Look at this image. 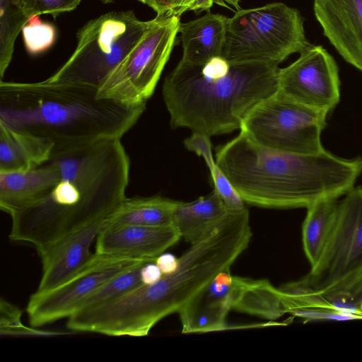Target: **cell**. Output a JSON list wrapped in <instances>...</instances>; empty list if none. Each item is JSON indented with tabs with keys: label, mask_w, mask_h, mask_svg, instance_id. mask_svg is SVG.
Returning <instances> with one entry per match:
<instances>
[{
	"label": "cell",
	"mask_w": 362,
	"mask_h": 362,
	"mask_svg": "<svg viewBox=\"0 0 362 362\" xmlns=\"http://www.w3.org/2000/svg\"><path fill=\"white\" fill-rule=\"evenodd\" d=\"M58 180L36 204L11 216V240L45 250L63 236L105 218L126 198L130 161L120 138L53 149Z\"/></svg>",
	"instance_id": "obj_1"
},
{
	"label": "cell",
	"mask_w": 362,
	"mask_h": 362,
	"mask_svg": "<svg viewBox=\"0 0 362 362\" xmlns=\"http://www.w3.org/2000/svg\"><path fill=\"white\" fill-rule=\"evenodd\" d=\"M216 161L242 199L269 209L308 208L351 190L362 173V158L324 150L283 153L264 147L243 131L216 151Z\"/></svg>",
	"instance_id": "obj_2"
},
{
	"label": "cell",
	"mask_w": 362,
	"mask_h": 362,
	"mask_svg": "<svg viewBox=\"0 0 362 362\" xmlns=\"http://www.w3.org/2000/svg\"><path fill=\"white\" fill-rule=\"evenodd\" d=\"M145 108L100 98L98 88L90 85L0 81V121L51 141L54 149L121 139Z\"/></svg>",
	"instance_id": "obj_3"
},
{
	"label": "cell",
	"mask_w": 362,
	"mask_h": 362,
	"mask_svg": "<svg viewBox=\"0 0 362 362\" xmlns=\"http://www.w3.org/2000/svg\"><path fill=\"white\" fill-rule=\"evenodd\" d=\"M279 69L273 63L221 56L202 64L180 62L163 85L171 126L210 137L240 129L250 111L277 91Z\"/></svg>",
	"instance_id": "obj_4"
},
{
	"label": "cell",
	"mask_w": 362,
	"mask_h": 362,
	"mask_svg": "<svg viewBox=\"0 0 362 362\" xmlns=\"http://www.w3.org/2000/svg\"><path fill=\"white\" fill-rule=\"evenodd\" d=\"M303 23L297 8L281 2L237 11L228 18L221 57L279 65L310 44Z\"/></svg>",
	"instance_id": "obj_5"
},
{
	"label": "cell",
	"mask_w": 362,
	"mask_h": 362,
	"mask_svg": "<svg viewBox=\"0 0 362 362\" xmlns=\"http://www.w3.org/2000/svg\"><path fill=\"white\" fill-rule=\"evenodd\" d=\"M153 21H140L130 10L108 12L89 21L76 34L73 54L47 78L99 88Z\"/></svg>",
	"instance_id": "obj_6"
},
{
	"label": "cell",
	"mask_w": 362,
	"mask_h": 362,
	"mask_svg": "<svg viewBox=\"0 0 362 362\" xmlns=\"http://www.w3.org/2000/svg\"><path fill=\"white\" fill-rule=\"evenodd\" d=\"M98 88V96L136 106L153 95L175 46L180 16H158Z\"/></svg>",
	"instance_id": "obj_7"
},
{
	"label": "cell",
	"mask_w": 362,
	"mask_h": 362,
	"mask_svg": "<svg viewBox=\"0 0 362 362\" xmlns=\"http://www.w3.org/2000/svg\"><path fill=\"white\" fill-rule=\"evenodd\" d=\"M327 115L289 100L276 92L250 111L240 129L258 144L274 151L315 154L325 150L321 134Z\"/></svg>",
	"instance_id": "obj_8"
},
{
	"label": "cell",
	"mask_w": 362,
	"mask_h": 362,
	"mask_svg": "<svg viewBox=\"0 0 362 362\" xmlns=\"http://www.w3.org/2000/svg\"><path fill=\"white\" fill-rule=\"evenodd\" d=\"M362 272V186L354 187L339 202L332 235L317 262L297 282L320 291Z\"/></svg>",
	"instance_id": "obj_9"
},
{
	"label": "cell",
	"mask_w": 362,
	"mask_h": 362,
	"mask_svg": "<svg viewBox=\"0 0 362 362\" xmlns=\"http://www.w3.org/2000/svg\"><path fill=\"white\" fill-rule=\"evenodd\" d=\"M144 261L95 252L90 262L65 283L30 296L26 307L30 325L37 328L69 318L107 281Z\"/></svg>",
	"instance_id": "obj_10"
},
{
	"label": "cell",
	"mask_w": 362,
	"mask_h": 362,
	"mask_svg": "<svg viewBox=\"0 0 362 362\" xmlns=\"http://www.w3.org/2000/svg\"><path fill=\"white\" fill-rule=\"evenodd\" d=\"M276 93L329 113L340 100V78L335 59L322 46L310 43L295 62L279 68Z\"/></svg>",
	"instance_id": "obj_11"
},
{
	"label": "cell",
	"mask_w": 362,
	"mask_h": 362,
	"mask_svg": "<svg viewBox=\"0 0 362 362\" xmlns=\"http://www.w3.org/2000/svg\"><path fill=\"white\" fill-rule=\"evenodd\" d=\"M286 313L305 322L362 320V272L320 291L293 281L278 288Z\"/></svg>",
	"instance_id": "obj_12"
},
{
	"label": "cell",
	"mask_w": 362,
	"mask_h": 362,
	"mask_svg": "<svg viewBox=\"0 0 362 362\" xmlns=\"http://www.w3.org/2000/svg\"><path fill=\"white\" fill-rule=\"evenodd\" d=\"M250 279L233 276L230 269L218 273L177 311L182 333L227 329V315L230 310H237Z\"/></svg>",
	"instance_id": "obj_13"
},
{
	"label": "cell",
	"mask_w": 362,
	"mask_h": 362,
	"mask_svg": "<svg viewBox=\"0 0 362 362\" xmlns=\"http://www.w3.org/2000/svg\"><path fill=\"white\" fill-rule=\"evenodd\" d=\"M180 238L173 225L107 226L105 223L95 240V252L136 259L156 260L158 256Z\"/></svg>",
	"instance_id": "obj_14"
},
{
	"label": "cell",
	"mask_w": 362,
	"mask_h": 362,
	"mask_svg": "<svg viewBox=\"0 0 362 362\" xmlns=\"http://www.w3.org/2000/svg\"><path fill=\"white\" fill-rule=\"evenodd\" d=\"M105 223L103 218L79 228L38 252L42 274L36 292H45L65 283L90 262L93 256L90 245Z\"/></svg>",
	"instance_id": "obj_15"
},
{
	"label": "cell",
	"mask_w": 362,
	"mask_h": 362,
	"mask_svg": "<svg viewBox=\"0 0 362 362\" xmlns=\"http://www.w3.org/2000/svg\"><path fill=\"white\" fill-rule=\"evenodd\" d=\"M313 11L337 52L362 72V0H314Z\"/></svg>",
	"instance_id": "obj_16"
},
{
	"label": "cell",
	"mask_w": 362,
	"mask_h": 362,
	"mask_svg": "<svg viewBox=\"0 0 362 362\" xmlns=\"http://www.w3.org/2000/svg\"><path fill=\"white\" fill-rule=\"evenodd\" d=\"M58 180L55 167L47 160L27 170L0 172V208L10 216L44 199Z\"/></svg>",
	"instance_id": "obj_17"
},
{
	"label": "cell",
	"mask_w": 362,
	"mask_h": 362,
	"mask_svg": "<svg viewBox=\"0 0 362 362\" xmlns=\"http://www.w3.org/2000/svg\"><path fill=\"white\" fill-rule=\"evenodd\" d=\"M228 18L208 11L197 19L180 23L179 33L182 56L180 62L202 64L213 57L221 56Z\"/></svg>",
	"instance_id": "obj_18"
},
{
	"label": "cell",
	"mask_w": 362,
	"mask_h": 362,
	"mask_svg": "<svg viewBox=\"0 0 362 362\" xmlns=\"http://www.w3.org/2000/svg\"><path fill=\"white\" fill-rule=\"evenodd\" d=\"M54 144L0 121V172L30 170L45 163Z\"/></svg>",
	"instance_id": "obj_19"
},
{
	"label": "cell",
	"mask_w": 362,
	"mask_h": 362,
	"mask_svg": "<svg viewBox=\"0 0 362 362\" xmlns=\"http://www.w3.org/2000/svg\"><path fill=\"white\" fill-rule=\"evenodd\" d=\"M228 209L218 193L209 194L194 201H178L173 215V225L180 237L192 243L202 236L211 226L221 219Z\"/></svg>",
	"instance_id": "obj_20"
},
{
	"label": "cell",
	"mask_w": 362,
	"mask_h": 362,
	"mask_svg": "<svg viewBox=\"0 0 362 362\" xmlns=\"http://www.w3.org/2000/svg\"><path fill=\"white\" fill-rule=\"evenodd\" d=\"M177 202L161 196L126 197L105 218V224L148 226L173 225V215Z\"/></svg>",
	"instance_id": "obj_21"
},
{
	"label": "cell",
	"mask_w": 362,
	"mask_h": 362,
	"mask_svg": "<svg viewBox=\"0 0 362 362\" xmlns=\"http://www.w3.org/2000/svg\"><path fill=\"white\" fill-rule=\"evenodd\" d=\"M339 202L336 198L319 200L307 209L302 226V240L305 256L311 267L322 255L335 224Z\"/></svg>",
	"instance_id": "obj_22"
},
{
	"label": "cell",
	"mask_w": 362,
	"mask_h": 362,
	"mask_svg": "<svg viewBox=\"0 0 362 362\" xmlns=\"http://www.w3.org/2000/svg\"><path fill=\"white\" fill-rule=\"evenodd\" d=\"M184 144L189 151L202 156L205 160L210 171L214 190L221 197L228 211H238L246 208L245 202L214 158L210 136L192 132V135L185 140Z\"/></svg>",
	"instance_id": "obj_23"
},
{
	"label": "cell",
	"mask_w": 362,
	"mask_h": 362,
	"mask_svg": "<svg viewBox=\"0 0 362 362\" xmlns=\"http://www.w3.org/2000/svg\"><path fill=\"white\" fill-rule=\"evenodd\" d=\"M23 0H0V76L11 62L15 41L28 21Z\"/></svg>",
	"instance_id": "obj_24"
},
{
	"label": "cell",
	"mask_w": 362,
	"mask_h": 362,
	"mask_svg": "<svg viewBox=\"0 0 362 362\" xmlns=\"http://www.w3.org/2000/svg\"><path fill=\"white\" fill-rule=\"evenodd\" d=\"M150 261H144L113 276L90 296L79 310L90 308L113 301L143 284L141 280V269L145 263Z\"/></svg>",
	"instance_id": "obj_25"
},
{
	"label": "cell",
	"mask_w": 362,
	"mask_h": 362,
	"mask_svg": "<svg viewBox=\"0 0 362 362\" xmlns=\"http://www.w3.org/2000/svg\"><path fill=\"white\" fill-rule=\"evenodd\" d=\"M21 32L25 49L33 55L48 49L56 38L55 27L49 23L42 21L39 15L30 17Z\"/></svg>",
	"instance_id": "obj_26"
},
{
	"label": "cell",
	"mask_w": 362,
	"mask_h": 362,
	"mask_svg": "<svg viewBox=\"0 0 362 362\" xmlns=\"http://www.w3.org/2000/svg\"><path fill=\"white\" fill-rule=\"evenodd\" d=\"M0 333L5 335H46L50 332L41 331L36 327H25L21 320V310L8 301L1 298L0 303Z\"/></svg>",
	"instance_id": "obj_27"
},
{
	"label": "cell",
	"mask_w": 362,
	"mask_h": 362,
	"mask_svg": "<svg viewBox=\"0 0 362 362\" xmlns=\"http://www.w3.org/2000/svg\"><path fill=\"white\" fill-rule=\"evenodd\" d=\"M82 0H23V8L29 18L33 16L50 14L56 18L75 9Z\"/></svg>",
	"instance_id": "obj_28"
},
{
	"label": "cell",
	"mask_w": 362,
	"mask_h": 362,
	"mask_svg": "<svg viewBox=\"0 0 362 362\" xmlns=\"http://www.w3.org/2000/svg\"><path fill=\"white\" fill-rule=\"evenodd\" d=\"M194 0H151L148 6L158 16H180L190 11Z\"/></svg>",
	"instance_id": "obj_29"
},
{
	"label": "cell",
	"mask_w": 362,
	"mask_h": 362,
	"mask_svg": "<svg viewBox=\"0 0 362 362\" xmlns=\"http://www.w3.org/2000/svg\"><path fill=\"white\" fill-rule=\"evenodd\" d=\"M214 4H217L230 9H232L231 7H233L236 9V11L241 9L238 0H194L190 11L194 12L208 11L213 6Z\"/></svg>",
	"instance_id": "obj_30"
},
{
	"label": "cell",
	"mask_w": 362,
	"mask_h": 362,
	"mask_svg": "<svg viewBox=\"0 0 362 362\" xmlns=\"http://www.w3.org/2000/svg\"><path fill=\"white\" fill-rule=\"evenodd\" d=\"M155 261L147 262L142 266L141 280L143 284H153L163 276V274Z\"/></svg>",
	"instance_id": "obj_31"
},
{
	"label": "cell",
	"mask_w": 362,
	"mask_h": 362,
	"mask_svg": "<svg viewBox=\"0 0 362 362\" xmlns=\"http://www.w3.org/2000/svg\"><path fill=\"white\" fill-rule=\"evenodd\" d=\"M163 275L169 274L175 272L179 265V258L170 253H162L158 256L155 261Z\"/></svg>",
	"instance_id": "obj_32"
},
{
	"label": "cell",
	"mask_w": 362,
	"mask_h": 362,
	"mask_svg": "<svg viewBox=\"0 0 362 362\" xmlns=\"http://www.w3.org/2000/svg\"><path fill=\"white\" fill-rule=\"evenodd\" d=\"M136 1H140V2H141L144 4H146L148 6L151 0H136Z\"/></svg>",
	"instance_id": "obj_33"
},
{
	"label": "cell",
	"mask_w": 362,
	"mask_h": 362,
	"mask_svg": "<svg viewBox=\"0 0 362 362\" xmlns=\"http://www.w3.org/2000/svg\"><path fill=\"white\" fill-rule=\"evenodd\" d=\"M98 1H100L104 4H107V3L112 2L114 0H98Z\"/></svg>",
	"instance_id": "obj_34"
}]
</instances>
